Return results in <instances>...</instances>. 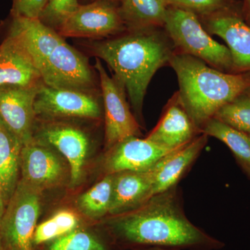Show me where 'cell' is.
Returning a JSON list of instances; mask_svg holds the SVG:
<instances>
[{"label": "cell", "mask_w": 250, "mask_h": 250, "mask_svg": "<svg viewBox=\"0 0 250 250\" xmlns=\"http://www.w3.org/2000/svg\"><path fill=\"white\" fill-rule=\"evenodd\" d=\"M113 250L159 247L179 250H220L225 244L192 223L186 214L178 185L151 197L103 223Z\"/></svg>", "instance_id": "cell-1"}, {"label": "cell", "mask_w": 250, "mask_h": 250, "mask_svg": "<svg viewBox=\"0 0 250 250\" xmlns=\"http://www.w3.org/2000/svg\"><path fill=\"white\" fill-rule=\"evenodd\" d=\"M91 53L104 61L127 93L134 116L144 126L143 106L148 85L170 62L175 49L164 28L126 31L116 38L90 43Z\"/></svg>", "instance_id": "cell-2"}, {"label": "cell", "mask_w": 250, "mask_h": 250, "mask_svg": "<svg viewBox=\"0 0 250 250\" xmlns=\"http://www.w3.org/2000/svg\"><path fill=\"white\" fill-rule=\"evenodd\" d=\"M169 65L178 79L179 101L201 133L220 108L250 86V73L220 71L188 54L174 52Z\"/></svg>", "instance_id": "cell-3"}, {"label": "cell", "mask_w": 250, "mask_h": 250, "mask_svg": "<svg viewBox=\"0 0 250 250\" xmlns=\"http://www.w3.org/2000/svg\"><path fill=\"white\" fill-rule=\"evenodd\" d=\"M164 29L176 52L200 59L220 71L233 73L229 49L212 39L196 15L169 6Z\"/></svg>", "instance_id": "cell-4"}, {"label": "cell", "mask_w": 250, "mask_h": 250, "mask_svg": "<svg viewBox=\"0 0 250 250\" xmlns=\"http://www.w3.org/2000/svg\"><path fill=\"white\" fill-rule=\"evenodd\" d=\"M42 192L18 182L0 222L4 250H36L34 236L40 215Z\"/></svg>", "instance_id": "cell-5"}, {"label": "cell", "mask_w": 250, "mask_h": 250, "mask_svg": "<svg viewBox=\"0 0 250 250\" xmlns=\"http://www.w3.org/2000/svg\"><path fill=\"white\" fill-rule=\"evenodd\" d=\"M94 66L100 78L104 108L106 149L130 136H142V126L130 110L124 85L116 77L108 75L100 59H96Z\"/></svg>", "instance_id": "cell-6"}, {"label": "cell", "mask_w": 250, "mask_h": 250, "mask_svg": "<svg viewBox=\"0 0 250 250\" xmlns=\"http://www.w3.org/2000/svg\"><path fill=\"white\" fill-rule=\"evenodd\" d=\"M126 31L118 4L109 0H95L80 5L57 29L62 37L88 39L112 37Z\"/></svg>", "instance_id": "cell-7"}, {"label": "cell", "mask_w": 250, "mask_h": 250, "mask_svg": "<svg viewBox=\"0 0 250 250\" xmlns=\"http://www.w3.org/2000/svg\"><path fill=\"white\" fill-rule=\"evenodd\" d=\"M39 72L43 84L51 88L90 93L95 88L88 60L65 40L56 47Z\"/></svg>", "instance_id": "cell-8"}, {"label": "cell", "mask_w": 250, "mask_h": 250, "mask_svg": "<svg viewBox=\"0 0 250 250\" xmlns=\"http://www.w3.org/2000/svg\"><path fill=\"white\" fill-rule=\"evenodd\" d=\"M36 117L52 119L80 118L99 120L103 116L101 106L93 93L59 89L42 83L34 103Z\"/></svg>", "instance_id": "cell-9"}, {"label": "cell", "mask_w": 250, "mask_h": 250, "mask_svg": "<svg viewBox=\"0 0 250 250\" xmlns=\"http://www.w3.org/2000/svg\"><path fill=\"white\" fill-rule=\"evenodd\" d=\"M20 168L21 180L41 192L60 185L65 179L60 158L48 145L34 137L22 146Z\"/></svg>", "instance_id": "cell-10"}, {"label": "cell", "mask_w": 250, "mask_h": 250, "mask_svg": "<svg viewBox=\"0 0 250 250\" xmlns=\"http://www.w3.org/2000/svg\"><path fill=\"white\" fill-rule=\"evenodd\" d=\"M175 150L161 147L147 138L130 136L107 149L103 170L105 175L124 171L149 170L164 156Z\"/></svg>", "instance_id": "cell-11"}, {"label": "cell", "mask_w": 250, "mask_h": 250, "mask_svg": "<svg viewBox=\"0 0 250 250\" xmlns=\"http://www.w3.org/2000/svg\"><path fill=\"white\" fill-rule=\"evenodd\" d=\"M41 86L0 87V120L22 146L34 138V103Z\"/></svg>", "instance_id": "cell-12"}, {"label": "cell", "mask_w": 250, "mask_h": 250, "mask_svg": "<svg viewBox=\"0 0 250 250\" xmlns=\"http://www.w3.org/2000/svg\"><path fill=\"white\" fill-rule=\"evenodd\" d=\"M199 19L208 34L226 42L232 57L233 73H250V26L243 15L224 14Z\"/></svg>", "instance_id": "cell-13"}, {"label": "cell", "mask_w": 250, "mask_h": 250, "mask_svg": "<svg viewBox=\"0 0 250 250\" xmlns=\"http://www.w3.org/2000/svg\"><path fill=\"white\" fill-rule=\"evenodd\" d=\"M34 138L55 147L66 158L70 165V184L77 185L89 149V139L84 131L72 125L52 123L42 126Z\"/></svg>", "instance_id": "cell-14"}, {"label": "cell", "mask_w": 250, "mask_h": 250, "mask_svg": "<svg viewBox=\"0 0 250 250\" xmlns=\"http://www.w3.org/2000/svg\"><path fill=\"white\" fill-rule=\"evenodd\" d=\"M7 36L25 51L39 70L64 41L57 31L40 19L13 16Z\"/></svg>", "instance_id": "cell-15"}, {"label": "cell", "mask_w": 250, "mask_h": 250, "mask_svg": "<svg viewBox=\"0 0 250 250\" xmlns=\"http://www.w3.org/2000/svg\"><path fill=\"white\" fill-rule=\"evenodd\" d=\"M201 134L176 93L167 103L159 123L146 138L161 147L177 149Z\"/></svg>", "instance_id": "cell-16"}, {"label": "cell", "mask_w": 250, "mask_h": 250, "mask_svg": "<svg viewBox=\"0 0 250 250\" xmlns=\"http://www.w3.org/2000/svg\"><path fill=\"white\" fill-rule=\"evenodd\" d=\"M156 164L143 171H124L113 174V195L109 214H121L139 207L151 197Z\"/></svg>", "instance_id": "cell-17"}, {"label": "cell", "mask_w": 250, "mask_h": 250, "mask_svg": "<svg viewBox=\"0 0 250 250\" xmlns=\"http://www.w3.org/2000/svg\"><path fill=\"white\" fill-rule=\"evenodd\" d=\"M208 136L201 134L183 147L170 153L156 163V174L151 195L161 193L178 185L193 165L208 142Z\"/></svg>", "instance_id": "cell-18"}, {"label": "cell", "mask_w": 250, "mask_h": 250, "mask_svg": "<svg viewBox=\"0 0 250 250\" xmlns=\"http://www.w3.org/2000/svg\"><path fill=\"white\" fill-rule=\"evenodd\" d=\"M42 83L40 72L30 57L7 36L0 45V87H32Z\"/></svg>", "instance_id": "cell-19"}, {"label": "cell", "mask_w": 250, "mask_h": 250, "mask_svg": "<svg viewBox=\"0 0 250 250\" xmlns=\"http://www.w3.org/2000/svg\"><path fill=\"white\" fill-rule=\"evenodd\" d=\"M167 0H121L118 11L126 31L164 28Z\"/></svg>", "instance_id": "cell-20"}, {"label": "cell", "mask_w": 250, "mask_h": 250, "mask_svg": "<svg viewBox=\"0 0 250 250\" xmlns=\"http://www.w3.org/2000/svg\"><path fill=\"white\" fill-rule=\"evenodd\" d=\"M22 143L0 120V188L8 204L16 190Z\"/></svg>", "instance_id": "cell-21"}, {"label": "cell", "mask_w": 250, "mask_h": 250, "mask_svg": "<svg viewBox=\"0 0 250 250\" xmlns=\"http://www.w3.org/2000/svg\"><path fill=\"white\" fill-rule=\"evenodd\" d=\"M202 134L223 142L232 152L237 164L250 179V139L246 133L237 131L212 118L202 128Z\"/></svg>", "instance_id": "cell-22"}, {"label": "cell", "mask_w": 250, "mask_h": 250, "mask_svg": "<svg viewBox=\"0 0 250 250\" xmlns=\"http://www.w3.org/2000/svg\"><path fill=\"white\" fill-rule=\"evenodd\" d=\"M113 174L105 175L100 182L79 197V209L87 218L98 220L109 214L113 195Z\"/></svg>", "instance_id": "cell-23"}, {"label": "cell", "mask_w": 250, "mask_h": 250, "mask_svg": "<svg viewBox=\"0 0 250 250\" xmlns=\"http://www.w3.org/2000/svg\"><path fill=\"white\" fill-rule=\"evenodd\" d=\"M42 250H113L105 237L81 227L45 244Z\"/></svg>", "instance_id": "cell-24"}, {"label": "cell", "mask_w": 250, "mask_h": 250, "mask_svg": "<svg viewBox=\"0 0 250 250\" xmlns=\"http://www.w3.org/2000/svg\"><path fill=\"white\" fill-rule=\"evenodd\" d=\"M81 228L80 220L73 212L64 210L55 214L36 227L34 244L36 247L44 246L59 237Z\"/></svg>", "instance_id": "cell-25"}, {"label": "cell", "mask_w": 250, "mask_h": 250, "mask_svg": "<svg viewBox=\"0 0 250 250\" xmlns=\"http://www.w3.org/2000/svg\"><path fill=\"white\" fill-rule=\"evenodd\" d=\"M167 2L170 6L190 11L199 18L224 14L243 16V4L238 0H167Z\"/></svg>", "instance_id": "cell-26"}, {"label": "cell", "mask_w": 250, "mask_h": 250, "mask_svg": "<svg viewBox=\"0 0 250 250\" xmlns=\"http://www.w3.org/2000/svg\"><path fill=\"white\" fill-rule=\"evenodd\" d=\"M215 119L230 127L250 134V98L245 92L224 105L215 113Z\"/></svg>", "instance_id": "cell-27"}, {"label": "cell", "mask_w": 250, "mask_h": 250, "mask_svg": "<svg viewBox=\"0 0 250 250\" xmlns=\"http://www.w3.org/2000/svg\"><path fill=\"white\" fill-rule=\"evenodd\" d=\"M80 5L78 0H49L40 20L49 27L57 29Z\"/></svg>", "instance_id": "cell-28"}, {"label": "cell", "mask_w": 250, "mask_h": 250, "mask_svg": "<svg viewBox=\"0 0 250 250\" xmlns=\"http://www.w3.org/2000/svg\"><path fill=\"white\" fill-rule=\"evenodd\" d=\"M49 0H13L11 16L40 19Z\"/></svg>", "instance_id": "cell-29"}, {"label": "cell", "mask_w": 250, "mask_h": 250, "mask_svg": "<svg viewBox=\"0 0 250 250\" xmlns=\"http://www.w3.org/2000/svg\"><path fill=\"white\" fill-rule=\"evenodd\" d=\"M243 4V17L245 21L250 24V0H244Z\"/></svg>", "instance_id": "cell-30"}, {"label": "cell", "mask_w": 250, "mask_h": 250, "mask_svg": "<svg viewBox=\"0 0 250 250\" xmlns=\"http://www.w3.org/2000/svg\"><path fill=\"white\" fill-rule=\"evenodd\" d=\"M6 205H7V204H6V200H5L4 193H3L2 190L0 188V222H1V218H2L3 215H4Z\"/></svg>", "instance_id": "cell-31"}, {"label": "cell", "mask_w": 250, "mask_h": 250, "mask_svg": "<svg viewBox=\"0 0 250 250\" xmlns=\"http://www.w3.org/2000/svg\"><path fill=\"white\" fill-rule=\"evenodd\" d=\"M132 250H179L171 248H159V247H147V248H137Z\"/></svg>", "instance_id": "cell-32"}, {"label": "cell", "mask_w": 250, "mask_h": 250, "mask_svg": "<svg viewBox=\"0 0 250 250\" xmlns=\"http://www.w3.org/2000/svg\"><path fill=\"white\" fill-rule=\"evenodd\" d=\"M246 93L247 94V95H248V96L250 97V86L249 87V88H248V89H247L246 91Z\"/></svg>", "instance_id": "cell-33"}, {"label": "cell", "mask_w": 250, "mask_h": 250, "mask_svg": "<svg viewBox=\"0 0 250 250\" xmlns=\"http://www.w3.org/2000/svg\"><path fill=\"white\" fill-rule=\"evenodd\" d=\"M0 250H3L2 244H1V236H0Z\"/></svg>", "instance_id": "cell-34"}, {"label": "cell", "mask_w": 250, "mask_h": 250, "mask_svg": "<svg viewBox=\"0 0 250 250\" xmlns=\"http://www.w3.org/2000/svg\"><path fill=\"white\" fill-rule=\"evenodd\" d=\"M109 1H113V2L116 3V4H118L119 1H121V0H109Z\"/></svg>", "instance_id": "cell-35"}, {"label": "cell", "mask_w": 250, "mask_h": 250, "mask_svg": "<svg viewBox=\"0 0 250 250\" xmlns=\"http://www.w3.org/2000/svg\"><path fill=\"white\" fill-rule=\"evenodd\" d=\"M248 134V136H249V137H250V134Z\"/></svg>", "instance_id": "cell-36"}, {"label": "cell", "mask_w": 250, "mask_h": 250, "mask_svg": "<svg viewBox=\"0 0 250 250\" xmlns=\"http://www.w3.org/2000/svg\"><path fill=\"white\" fill-rule=\"evenodd\" d=\"M249 25L250 26V24H249Z\"/></svg>", "instance_id": "cell-37"}]
</instances>
